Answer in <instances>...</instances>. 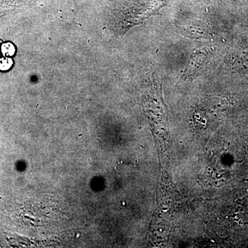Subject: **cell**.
<instances>
[{
  "label": "cell",
  "instance_id": "obj_1",
  "mask_svg": "<svg viewBox=\"0 0 248 248\" xmlns=\"http://www.w3.org/2000/svg\"><path fill=\"white\" fill-rule=\"evenodd\" d=\"M210 53H212L210 48H205V47L195 50V53L192 54L191 57L188 64L186 66V71L183 77L192 76L197 71H200L207 59L210 56Z\"/></svg>",
  "mask_w": 248,
  "mask_h": 248
},
{
  "label": "cell",
  "instance_id": "obj_2",
  "mask_svg": "<svg viewBox=\"0 0 248 248\" xmlns=\"http://www.w3.org/2000/svg\"><path fill=\"white\" fill-rule=\"evenodd\" d=\"M1 52L6 57H11L16 53V48L11 43L4 44L1 46Z\"/></svg>",
  "mask_w": 248,
  "mask_h": 248
},
{
  "label": "cell",
  "instance_id": "obj_3",
  "mask_svg": "<svg viewBox=\"0 0 248 248\" xmlns=\"http://www.w3.org/2000/svg\"><path fill=\"white\" fill-rule=\"evenodd\" d=\"M13 65V60L10 58L0 59V70L1 71H7Z\"/></svg>",
  "mask_w": 248,
  "mask_h": 248
}]
</instances>
